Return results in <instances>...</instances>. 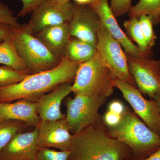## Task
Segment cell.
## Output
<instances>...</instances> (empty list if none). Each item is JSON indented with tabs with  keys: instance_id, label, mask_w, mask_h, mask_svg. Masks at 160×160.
<instances>
[{
	"instance_id": "cell-15",
	"label": "cell",
	"mask_w": 160,
	"mask_h": 160,
	"mask_svg": "<svg viewBox=\"0 0 160 160\" xmlns=\"http://www.w3.org/2000/svg\"><path fill=\"white\" fill-rule=\"evenodd\" d=\"M72 84L66 82L60 84L38 99L36 102V112L41 120L55 121L66 118V114L61 111V104L63 100L72 92Z\"/></svg>"
},
{
	"instance_id": "cell-13",
	"label": "cell",
	"mask_w": 160,
	"mask_h": 160,
	"mask_svg": "<svg viewBox=\"0 0 160 160\" xmlns=\"http://www.w3.org/2000/svg\"><path fill=\"white\" fill-rule=\"evenodd\" d=\"M36 127L39 147L70 151L72 134L66 118L55 121L41 120Z\"/></svg>"
},
{
	"instance_id": "cell-22",
	"label": "cell",
	"mask_w": 160,
	"mask_h": 160,
	"mask_svg": "<svg viewBox=\"0 0 160 160\" xmlns=\"http://www.w3.org/2000/svg\"><path fill=\"white\" fill-rule=\"evenodd\" d=\"M123 26L126 29L127 34L137 44V46L142 51H148L152 49H149L145 38L143 35L142 31L141 29L139 21V18L132 17L129 20L124 22Z\"/></svg>"
},
{
	"instance_id": "cell-1",
	"label": "cell",
	"mask_w": 160,
	"mask_h": 160,
	"mask_svg": "<svg viewBox=\"0 0 160 160\" xmlns=\"http://www.w3.org/2000/svg\"><path fill=\"white\" fill-rule=\"evenodd\" d=\"M80 64L64 58L54 68L29 74L14 85L0 87V102H11L19 100L37 102L60 84L73 83Z\"/></svg>"
},
{
	"instance_id": "cell-23",
	"label": "cell",
	"mask_w": 160,
	"mask_h": 160,
	"mask_svg": "<svg viewBox=\"0 0 160 160\" xmlns=\"http://www.w3.org/2000/svg\"><path fill=\"white\" fill-rule=\"evenodd\" d=\"M29 75L28 72L18 71L7 66H0V87L20 82Z\"/></svg>"
},
{
	"instance_id": "cell-36",
	"label": "cell",
	"mask_w": 160,
	"mask_h": 160,
	"mask_svg": "<svg viewBox=\"0 0 160 160\" xmlns=\"http://www.w3.org/2000/svg\"><path fill=\"white\" fill-rule=\"evenodd\" d=\"M63 1H65V2H70V1H71V0H62Z\"/></svg>"
},
{
	"instance_id": "cell-21",
	"label": "cell",
	"mask_w": 160,
	"mask_h": 160,
	"mask_svg": "<svg viewBox=\"0 0 160 160\" xmlns=\"http://www.w3.org/2000/svg\"><path fill=\"white\" fill-rule=\"evenodd\" d=\"M21 121L10 120L0 122V152L16 135L29 127Z\"/></svg>"
},
{
	"instance_id": "cell-2",
	"label": "cell",
	"mask_w": 160,
	"mask_h": 160,
	"mask_svg": "<svg viewBox=\"0 0 160 160\" xmlns=\"http://www.w3.org/2000/svg\"><path fill=\"white\" fill-rule=\"evenodd\" d=\"M98 122L72 134L68 160L125 159L128 147L110 137Z\"/></svg>"
},
{
	"instance_id": "cell-28",
	"label": "cell",
	"mask_w": 160,
	"mask_h": 160,
	"mask_svg": "<svg viewBox=\"0 0 160 160\" xmlns=\"http://www.w3.org/2000/svg\"><path fill=\"white\" fill-rule=\"evenodd\" d=\"M22 2V9L18 14V17L23 18L30 14L45 0H20Z\"/></svg>"
},
{
	"instance_id": "cell-17",
	"label": "cell",
	"mask_w": 160,
	"mask_h": 160,
	"mask_svg": "<svg viewBox=\"0 0 160 160\" xmlns=\"http://www.w3.org/2000/svg\"><path fill=\"white\" fill-rule=\"evenodd\" d=\"M34 35L58 59L61 61L65 58L71 37L69 23L47 26Z\"/></svg>"
},
{
	"instance_id": "cell-20",
	"label": "cell",
	"mask_w": 160,
	"mask_h": 160,
	"mask_svg": "<svg viewBox=\"0 0 160 160\" xmlns=\"http://www.w3.org/2000/svg\"><path fill=\"white\" fill-rule=\"evenodd\" d=\"M129 13L130 17L139 18L142 15L150 16L153 25H157L160 16V0H139L132 7Z\"/></svg>"
},
{
	"instance_id": "cell-5",
	"label": "cell",
	"mask_w": 160,
	"mask_h": 160,
	"mask_svg": "<svg viewBox=\"0 0 160 160\" xmlns=\"http://www.w3.org/2000/svg\"><path fill=\"white\" fill-rule=\"evenodd\" d=\"M11 36L18 54L26 64L29 74L49 70L61 62L27 29L25 24L12 27Z\"/></svg>"
},
{
	"instance_id": "cell-29",
	"label": "cell",
	"mask_w": 160,
	"mask_h": 160,
	"mask_svg": "<svg viewBox=\"0 0 160 160\" xmlns=\"http://www.w3.org/2000/svg\"><path fill=\"white\" fill-rule=\"evenodd\" d=\"M122 115L116 114L108 111L103 118V121L108 127H112L117 125L121 120Z\"/></svg>"
},
{
	"instance_id": "cell-27",
	"label": "cell",
	"mask_w": 160,
	"mask_h": 160,
	"mask_svg": "<svg viewBox=\"0 0 160 160\" xmlns=\"http://www.w3.org/2000/svg\"><path fill=\"white\" fill-rule=\"evenodd\" d=\"M109 6L116 18L129 13L132 6V0H111Z\"/></svg>"
},
{
	"instance_id": "cell-32",
	"label": "cell",
	"mask_w": 160,
	"mask_h": 160,
	"mask_svg": "<svg viewBox=\"0 0 160 160\" xmlns=\"http://www.w3.org/2000/svg\"><path fill=\"white\" fill-rule=\"evenodd\" d=\"M144 160H160V147L153 154Z\"/></svg>"
},
{
	"instance_id": "cell-10",
	"label": "cell",
	"mask_w": 160,
	"mask_h": 160,
	"mask_svg": "<svg viewBox=\"0 0 160 160\" xmlns=\"http://www.w3.org/2000/svg\"><path fill=\"white\" fill-rule=\"evenodd\" d=\"M113 85L119 89L123 97L146 126L160 135V112L156 102L146 99L136 87L116 78L113 80Z\"/></svg>"
},
{
	"instance_id": "cell-24",
	"label": "cell",
	"mask_w": 160,
	"mask_h": 160,
	"mask_svg": "<svg viewBox=\"0 0 160 160\" xmlns=\"http://www.w3.org/2000/svg\"><path fill=\"white\" fill-rule=\"evenodd\" d=\"M139 21L147 47L152 49L155 44L157 38L153 29L152 18L150 16L142 15L139 18Z\"/></svg>"
},
{
	"instance_id": "cell-8",
	"label": "cell",
	"mask_w": 160,
	"mask_h": 160,
	"mask_svg": "<svg viewBox=\"0 0 160 160\" xmlns=\"http://www.w3.org/2000/svg\"><path fill=\"white\" fill-rule=\"evenodd\" d=\"M129 72L139 90L151 99L160 98V60L127 54Z\"/></svg>"
},
{
	"instance_id": "cell-34",
	"label": "cell",
	"mask_w": 160,
	"mask_h": 160,
	"mask_svg": "<svg viewBox=\"0 0 160 160\" xmlns=\"http://www.w3.org/2000/svg\"><path fill=\"white\" fill-rule=\"evenodd\" d=\"M157 103L158 107L159 109L160 112V98L156 100Z\"/></svg>"
},
{
	"instance_id": "cell-25",
	"label": "cell",
	"mask_w": 160,
	"mask_h": 160,
	"mask_svg": "<svg viewBox=\"0 0 160 160\" xmlns=\"http://www.w3.org/2000/svg\"><path fill=\"white\" fill-rule=\"evenodd\" d=\"M70 153V151L39 147L35 160H68Z\"/></svg>"
},
{
	"instance_id": "cell-11",
	"label": "cell",
	"mask_w": 160,
	"mask_h": 160,
	"mask_svg": "<svg viewBox=\"0 0 160 160\" xmlns=\"http://www.w3.org/2000/svg\"><path fill=\"white\" fill-rule=\"evenodd\" d=\"M89 6L98 16L100 21L109 34L115 39L127 54L142 58H151L152 49L142 51L132 42L123 32L112 13L108 0H95Z\"/></svg>"
},
{
	"instance_id": "cell-31",
	"label": "cell",
	"mask_w": 160,
	"mask_h": 160,
	"mask_svg": "<svg viewBox=\"0 0 160 160\" xmlns=\"http://www.w3.org/2000/svg\"><path fill=\"white\" fill-rule=\"evenodd\" d=\"M12 27L5 23H0V43L2 42L6 38L10 36Z\"/></svg>"
},
{
	"instance_id": "cell-18",
	"label": "cell",
	"mask_w": 160,
	"mask_h": 160,
	"mask_svg": "<svg viewBox=\"0 0 160 160\" xmlns=\"http://www.w3.org/2000/svg\"><path fill=\"white\" fill-rule=\"evenodd\" d=\"M96 52V45L71 37L66 47L65 58L81 64L92 58Z\"/></svg>"
},
{
	"instance_id": "cell-14",
	"label": "cell",
	"mask_w": 160,
	"mask_h": 160,
	"mask_svg": "<svg viewBox=\"0 0 160 160\" xmlns=\"http://www.w3.org/2000/svg\"><path fill=\"white\" fill-rule=\"evenodd\" d=\"M36 127L16 135L0 152V160H35L39 146Z\"/></svg>"
},
{
	"instance_id": "cell-35",
	"label": "cell",
	"mask_w": 160,
	"mask_h": 160,
	"mask_svg": "<svg viewBox=\"0 0 160 160\" xmlns=\"http://www.w3.org/2000/svg\"><path fill=\"white\" fill-rule=\"evenodd\" d=\"M158 24H160V16L159 17L158 20Z\"/></svg>"
},
{
	"instance_id": "cell-30",
	"label": "cell",
	"mask_w": 160,
	"mask_h": 160,
	"mask_svg": "<svg viewBox=\"0 0 160 160\" xmlns=\"http://www.w3.org/2000/svg\"><path fill=\"white\" fill-rule=\"evenodd\" d=\"M126 110L122 103L118 101L112 102L109 104L108 107V111L119 115L122 114Z\"/></svg>"
},
{
	"instance_id": "cell-7",
	"label": "cell",
	"mask_w": 160,
	"mask_h": 160,
	"mask_svg": "<svg viewBox=\"0 0 160 160\" xmlns=\"http://www.w3.org/2000/svg\"><path fill=\"white\" fill-rule=\"evenodd\" d=\"M97 52L99 57L111 70L115 77L137 87L129 72L127 54L118 42L109 34L101 22L98 35Z\"/></svg>"
},
{
	"instance_id": "cell-16",
	"label": "cell",
	"mask_w": 160,
	"mask_h": 160,
	"mask_svg": "<svg viewBox=\"0 0 160 160\" xmlns=\"http://www.w3.org/2000/svg\"><path fill=\"white\" fill-rule=\"evenodd\" d=\"M36 102L19 100L13 102H0V122L15 120L37 127L41 119L36 112Z\"/></svg>"
},
{
	"instance_id": "cell-9",
	"label": "cell",
	"mask_w": 160,
	"mask_h": 160,
	"mask_svg": "<svg viewBox=\"0 0 160 160\" xmlns=\"http://www.w3.org/2000/svg\"><path fill=\"white\" fill-rule=\"evenodd\" d=\"M75 3L62 0H45L32 12L29 22L25 24L33 34L47 26L69 23Z\"/></svg>"
},
{
	"instance_id": "cell-3",
	"label": "cell",
	"mask_w": 160,
	"mask_h": 160,
	"mask_svg": "<svg viewBox=\"0 0 160 160\" xmlns=\"http://www.w3.org/2000/svg\"><path fill=\"white\" fill-rule=\"evenodd\" d=\"M109 128L108 133L110 137L135 153H147L160 147V135L149 129L129 109L122 115L117 125Z\"/></svg>"
},
{
	"instance_id": "cell-37",
	"label": "cell",
	"mask_w": 160,
	"mask_h": 160,
	"mask_svg": "<svg viewBox=\"0 0 160 160\" xmlns=\"http://www.w3.org/2000/svg\"><path fill=\"white\" fill-rule=\"evenodd\" d=\"M33 160V159H29V160Z\"/></svg>"
},
{
	"instance_id": "cell-6",
	"label": "cell",
	"mask_w": 160,
	"mask_h": 160,
	"mask_svg": "<svg viewBox=\"0 0 160 160\" xmlns=\"http://www.w3.org/2000/svg\"><path fill=\"white\" fill-rule=\"evenodd\" d=\"M66 99V119L72 134H76L99 119L98 110L107 98L89 95H75Z\"/></svg>"
},
{
	"instance_id": "cell-33",
	"label": "cell",
	"mask_w": 160,
	"mask_h": 160,
	"mask_svg": "<svg viewBox=\"0 0 160 160\" xmlns=\"http://www.w3.org/2000/svg\"><path fill=\"white\" fill-rule=\"evenodd\" d=\"M74 3L78 5L89 6L95 0H73Z\"/></svg>"
},
{
	"instance_id": "cell-12",
	"label": "cell",
	"mask_w": 160,
	"mask_h": 160,
	"mask_svg": "<svg viewBox=\"0 0 160 160\" xmlns=\"http://www.w3.org/2000/svg\"><path fill=\"white\" fill-rule=\"evenodd\" d=\"M100 25L98 16L90 6L75 3L73 13L69 23L72 37L96 46Z\"/></svg>"
},
{
	"instance_id": "cell-19",
	"label": "cell",
	"mask_w": 160,
	"mask_h": 160,
	"mask_svg": "<svg viewBox=\"0 0 160 160\" xmlns=\"http://www.w3.org/2000/svg\"><path fill=\"white\" fill-rule=\"evenodd\" d=\"M0 64L29 74L26 64L18 54L11 35L0 43Z\"/></svg>"
},
{
	"instance_id": "cell-4",
	"label": "cell",
	"mask_w": 160,
	"mask_h": 160,
	"mask_svg": "<svg viewBox=\"0 0 160 160\" xmlns=\"http://www.w3.org/2000/svg\"><path fill=\"white\" fill-rule=\"evenodd\" d=\"M115 78L96 52L91 59L80 64L72 85V92L74 95L83 94L108 97L114 91Z\"/></svg>"
},
{
	"instance_id": "cell-26",
	"label": "cell",
	"mask_w": 160,
	"mask_h": 160,
	"mask_svg": "<svg viewBox=\"0 0 160 160\" xmlns=\"http://www.w3.org/2000/svg\"><path fill=\"white\" fill-rule=\"evenodd\" d=\"M0 23H5L12 27H16L20 24L14 12L6 4L0 1Z\"/></svg>"
}]
</instances>
